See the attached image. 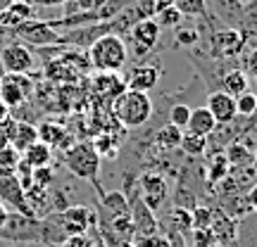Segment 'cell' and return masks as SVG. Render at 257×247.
Instances as JSON below:
<instances>
[{
    "mask_svg": "<svg viewBox=\"0 0 257 247\" xmlns=\"http://www.w3.org/2000/svg\"><path fill=\"white\" fill-rule=\"evenodd\" d=\"M19 152L12 145L0 147V174H8V171H15V166L19 162Z\"/></svg>",
    "mask_w": 257,
    "mask_h": 247,
    "instance_id": "35",
    "label": "cell"
},
{
    "mask_svg": "<svg viewBox=\"0 0 257 247\" xmlns=\"http://www.w3.org/2000/svg\"><path fill=\"white\" fill-rule=\"evenodd\" d=\"M57 223L62 226L64 235H83L86 230L98 223V216H95V211L83 204H72L57 214Z\"/></svg>",
    "mask_w": 257,
    "mask_h": 247,
    "instance_id": "11",
    "label": "cell"
},
{
    "mask_svg": "<svg viewBox=\"0 0 257 247\" xmlns=\"http://www.w3.org/2000/svg\"><path fill=\"white\" fill-rule=\"evenodd\" d=\"M207 145H210V138L198 136V133H191V131H184L181 136V152L188 157H202L207 152Z\"/></svg>",
    "mask_w": 257,
    "mask_h": 247,
    "instance_id": "24",
    "label": "cell"
},
{
    "mask_svg": "<svg viewBox=\"0 0 257 247\" xmlns=\"http://www.w3.org/2000/svg\"><path fill=\"white\" fill-rule=\"evenodd\" d=\"M255 110H257V93L245 91L236 98V114H238V119H250L255 114Z\"/></svg>",
    "mask_w": 257,
    "mask_h": 247,
    "instance_id": "29",
    "label": "cell"
},
{
    "mask_svg": "<svg viewBox=\"0 0 257 247\" xmlns=\"http://www.w3.org/2000/svg\"><path fill=\"white\" fill-rule=\"evenodd\" d=\"M181 136H184V131L181 128H176L174 124H165V126L157 128L155 133V147L157 150H162V152H172L176 147L181 145Z\"/></svg>",
    "mask_w": 257,
    "mask_h": 247,
    "instance_id": "21",
    "label": "cell"
},
{
    "mask_svg": "<svg viewBox=\"0 0 257 247\" xmlns=\"http://www.w3.org/2000/svg\"><path fill=\"white\" fill-rule=\"evenodd\" d=\"M12 38H19V43L29 48L60 46V31H55L46 19H29L24 24H19L12 31Z\"/></svg>",
    "mask_w": 257,
    "mask_h": 247,
    "instance_id": "5",
    "label": "cell"
},
{
    "mask_svg": "<svg viewBox=\"0 0 257 247\" xmlns=\"http://www.w3.org/2000/svg\"><path fill=\"white\" fill-rule=\"evenodd\" d=\"M91 145H93V150H95L100 157H110V159H114V157H117V152H119V143H117L110 133H100V136L95 138Z\"/></svg>",
    "mask_w": 257,
    "mask_h": 247,
    "instance_id": "30",
    "label": "cell"
},
{
    "mask_svg": "<svg viewBox=\"0 0 257 247\" xmlns=\"http://www.w3.org/2000/svg\"><path fill=\"white\" fill-rule=\"evenodd\" d=\"M205 3H207V12H212V17L219 19L224 27L240 29V19H243L240 0H205Z\"/></svg>",
    "mask_w": 257,
    "mask_h": 247,
    "instance_id": "15",
    "label": "cell"
},
{
    "mask_svg": "<svg viewBox=\"0 0 257 247\" xmlns=\"http://www.w3.org/2000/svg\"><path fill=\"white\" fill-rule=\"evenodd\" d=\"M8 216H10V211H8V207L0 202V230H3V226H5V221H8Z\"/></svg>",
    "mask_w": 257,
    "mask_h": 247,
    "instance_id": "43",
    "label": "cell"
},
{
    "mask_svg": "<svg viewBox=\"0 0 257 247\" xmlns=\"http://www.w3.org/2000/svg\"><path fill=\"white\" fill-rule=\"evenodd\" d=\"M8 117H10V107L3 100H0V121H5Z\"/></svg>",
    "mask_w": 257,
    "mask_h": 247,
    "instance_id": "44",
    "label": "cell"
},
{
    "mask_svg": "<svg viewBox=\"0 0 257 247\" xmlns=\"http://www.w3.org/2000/svg\"><path fill=\"white\" fill-rule=\"evenodd\" d=\"M55 178H57V174L53 171V166H41V169H34L31 183L41 185V188H50V185L55 183Z\"/></svg>",
    "mask_w": 257,
    "mask_h": 247,
    "instance_id": "37",
    "label": "cell"
},
{
    "mask_svg": "<svg viewBox=\"0 0 257 247\" xmlns=\"http://www.w3.org/2000/svg\"><path fill=\"white\" fill-rule=\"evenodd\" d=\"M102 3H105V0H67L62 5V17H69V15H76V12L98 10Z\"/></svg>",
    "mask_w": 257,
    "mask_h": 247,
    "instance_id": "34",
    "label": "cell"
},
{
    "mask_svg": "<svg viewBox=\"0 0 257 247\" xmlns=\"http://www.w3.org/2000/svg\"><path fill=\"white\" fill-rule=\"evenodd\" d=\"M221 88H217V91H224L229 93V95H233V98H238L240 93L250 91V81L248 76H245V72L240 69V67H233V69H229V72H224V76L219 79Z\"/></svg>",
    "mask_w": 257,
    "mask_h": 247,
    "instance_id": "20",
    "label": "cell"
},
{
    "mask_svg": "<svg viewBox=\"0 0 257 247\" xmlns=\"http://www.w3.org/2000/svg\"><path fill=\"white\" fill-rule=\"evenodd\" d=\"M124 88H126V86H124V81L119 79V74L95 72V76H93V91L100 93V95H105L110 102L114 100Z\"/></svg>",
    "mask_w": 257,
    "mask_h": 247,
    "instance_id": "18",
    "label": "cell"
},
{
    "mask_svg": "<svg viewBox=\"0 0 257 247\" xmlns=\"http://www.w3.org/2000/svg\"><path fill=\"white\" fill-rule=\"evenodd\" d=\"M240 34L250 41H257V0H248L243 5V19H240Z\"/></svg>",
    "mask_w": 257,
    "mask_h": 247,
    "instance_id": "25",
    "label": "cell"
},
{
    "mask_svg": "<svg viewBox=\"0 0 257 247\" xmlns=\"http://www.w3.org/2000/svg\"><path fill=\"white\" fill-rule=\"evenodd\" d=\"M62 138H64V128L60 124H55V121H46V124L38 126V140L46 143L50 150L62 147Z\"/></svg>",
    "mask_w": 257,
    "mask_h": 247,
    "instance_id": "26",
    "label": "cell"
},
{
    "mask_svg": "<svg viewBox=\"0 0 257 247\" xmlns=\"http://www.w3.org/2000/svg\"><path fill=\"white\" fill-rule=\"evenodd\" d=\"M252 164H255V169H257V147H255V152H252Z\"/></svg>",
    "mask_w": 257,
    "mask_h": 247,
    "instance_id": "46",
    "label": "cell"
},
{
    "mask_svg": "<svg viewBox=\"0 0 257 247\" xmlns=\"http://www.w3.org/2000/svg\"><path fill=\"white\" fill-rule=\"evenodd\" d=\"M22 159L27 162L31 169H41V166H50L53 162V150L46 145V143H41L36 140L34 145H29L24 152H22Z\"/></svg>",
    "mask_w": 257,
    "mask_h": 247,
    "instance_id": "22",
    "label": "cell"
},
{
    "mask_svg": "<svg viewBox=\"0 0 257 247\" xmlns=\"http://www.w3.org/2000/svg\"><path fill=\"white\" fill-rule=\"evenodd\" d=\"M128 211H131V221H134V235L138 238H150L157 235V216L153 209H148L141 200L128 202Z\"/></svg>",
    "mask_w": 257,
    "mask_h": 247,
    "instance_id": "16",
    "label": "cell"
},
{
    "mask_svg": "<svg viewBox=\"0 0 257 247\" xmlns=\"http://www.w3.org/2000/svg\"><path fill=\"white\" fill-rule=\"evenodd\" d=\"M10 3H12V0H0V12H3V10H5V8H8Z\"/></svg>",
    "mask_w": 257,
    "mask_h": 247,
    "instance_id": "45",
    "label": "cell"
},
{
    "mask_svg": "<svg viewBox=\"0 0 257 247\" xmlns=\"http://www.w3.org/2000/svg\"><path fill=\"white\" fill-rule=\"evenodd\" d=\"M240 60H243V67H240V69L245 72L248 81L257 86V46H245Z\"/></svg>",
    "mask_w": 257,
    "mask_h": 247,
    "instance_id": "32",
    "label": "cell"
},
{
    "mask_svg": "<svg viewBox=\"0 0 257 247\" xmlns=\"http://www.w3.org/2000/svg\"><path fill=\"white\" fill-rule=\"evenodd\" d=\"M138 183H141V197H138V200L143 202L148 209L157 211L167 202V197H169V185H167L165 176L157 174V171L141 174Z\"/></svg>",
    "mask_w": 257,
    "mask_h": 247,
    "instance_id": "12",
    "label": "cell"
},
{
    "mask_svg": "<svg viewBox=\"0 0 257 247\" xmlns=\"http://www.w3.org/2000/svg\"><path fill=\"white\" fill-rule=\"evenodd\" d=\"M191 110L193 107H188V105H174V107L169 110V124H174L176 128L186 131V126H188V117H191Z\"/></svg>",
    "mask_w": 257,
    "mask_h": 247,
    "instance_id": "36",
    "label": "cell"
},
{
    "mask_svg": "<svg viewBox=\"0 0 257 247\" xmlns=\"http://www.w3.org/2000/svg\"><path fill=\"white\" fill-rule=\"evenodd\" d=\"M210 114L214 117L217 126H224V124H233L238 119L236 114V98L229 95L224 91H210L207 93V105H205Z\"/></svg>",
    "mask_w": 257,
    "mask_h": 247,
    "instance_id": "14",
    "label": "cell"
},
{
    "mask_svg": "<svg viewBox=\"0 0 257 247\" xmlns=\"http://www.w3.org/2000/svg\"><path fill=\"white\" fill-rule=\"evenodd\" d=\"M0 202L8 207V211H15V214H24V216H34V211L29 207L27 195H24V188L19 183V178L15 171H8V174H0ZM36 219V216H34Z\"/></svg>",
    "mask_w": 257,
    "mask_h": 247,
    "instance_id": "9",
    "label": "cell"
},
{
    "mask_svg": "<svg viewBox=\"0 0 257 247\" xmlns=\"http://www.w3.org/2000/svg\"><path fill=\"white\" fill-rule=\"evenodd\" d=\"M160 24V29H176L179 24H184V15L179 12V10L172 5V8H167V10H162V12H157L155 17H153Z\"/></svg>",
    "mask_w": 257,
    "mask_h": 247,
    "instance_id": "33",
    "label": "cell"
},
{
    "mask_svg": "<svg viewBox=\"0 0 257 247\" xmlns=\"http://www.w3.org/2000/svg\"><path fill=\"white\" fill-rule=\"evenodd\" d=\"M174 5V0H153V8H155V15L157 12H162V10L172 8Z\"/></svg>",
    "mask_w": 257,
    "mask_h": 247,
    "instance_id": "41",
    "label": "cell"
},
{
    "mask_svg": "<svg viewBox=\"0 0 257 247\" xmlns=\"http://www.w3.org/2000/svg\"><path fill=\"white\" fill-rule=\"evenodd\" d=\"M0 64L5 74H31L36 67L31 48L24 43H10V46L0 48Z\"/></svg>",
    "mask_w": 257,
    "mask_h": 247,
    "instance_id": "10",
    "label": "cell"
},
{
    "mask_svg": "<svg viewBox=\"0 0 257 247\" xmlns=\"http://www.w3.org/2000/svg\"><path fill=\"white\" fill-rule=\"evenodd\" d=\"M64 166L76 178L88 181L98 190V174H100V155L93 150L91 143H74L64 150Z\"/></svg>",
    "mask_w": 257,
    "mask_h": 247,
    "instance_id": "3",
    "label": "cell"
},
{
    "mask_svg": "<svg viewBox=\"0 0 257 247\" xmlns=\"http://www.w3.org/2000/svg\"><path fill=\"white\" fill-rule=\"evenodd\" d=\"M245 46H248V38L240 34V29L224 27L219 31H212L210 34L212 60H233V57H240Z\"/></svg>",
    "mask_w": 257,
    "mask_h": 247,
    "instance_id": "7",
    "label": "cell"
},
{
    "mask_svg": "<svg viewBox=\"0 0 257 247\" xmlns=\"http://www.w3.org/2000/svg\"><path fill=\"white\" fill-rule=\"evenodd\" d=\"M67 0H31L34 8H62Z\"/></svg>",
    "mask_w": 257,
    "mask_h": 247,
    "instance_id": "39",
    "label": "cell"
},
{
    "mask_svg": "<svg viewBox=\"0 0 257 247\" xmlns=\"http://www.w3.org/2000/svg\"><path fill=\"white\" fill-rule=\"evenodd\" d=\"M160 38H162V29H160V24L155 19H141V22H136L131 27V31L126 34V38H124L128 48V57H138V60L148 57L157 48Z\"/></svg>",
    "mask_w": 257,
    "mask_h": 247,
    "instance_id": "4",
    "label": "cell"
},
{
    "mask_svg": "<svg viewBox=\"0 0 257 247\" xmlns=\"http://www.w3.org/2000/svg\"><path fill=\"white\" fill-rule=\"evenodd\" d=\"M15 126H17V119L10 114L5 121H0V147L12 145V136H15Z\"/></svg>",
    "mask_w": 257,
    "mask_h": 247,
    "instance_id": "38",
    "label": "cell"
},
{
    "mask_svg": "<svg viewBox=\"0 0 257 247\" xmlns=\"http://www.w3.org/2000/svg\"><path fill=\"white\" fill-rule=\"evenodd\" d=\"M245 200H248V204H250V211H255V214H257V183L248 188V195H245Z\"/></svg>",
    "mask_w": 257,
    "mask_h": 247,
    "instance_id": "40",
    "label": "cell"
},
{
    "mask_svg": "<svg viewBox=\"0 0 257 247\" xmlns=\"http://www.w3.org/2000/svg\"><path fill=\"white\" fill-rule=\"evenodd\" d=\"M24 3H31V0H24Z\"/></svg>",
    "mask_w": 257,
    "mask_h": 247,
    "instance_id": "47",
    "label": "cell"
},
{
    "mask_svg": "<svg viewBox=\"0 0 257 247\" xmlns=\"http://www.w3.org/2000/svg\"><path fill=\"white\" fill-rule=\"evenodd\" d=\"M88 62H91L93 72H110L119 74L128 62V48L126 41L117 34H105L98 41H93L88 50Z\"/></svg>",
    "mask_w": 257,
    "mask_h": 247,
    "instance_id": "1",
    "label": "cell"
},
{
    "mask_svg": "<svg viewBox=\"0 0 257 247\" xmlns=\"http://www.w3.org/2000/svg\"><path fill=\"white\" fill-rule=\"evenodd\" d=\"M186 131L210 138L212 133L217 131V121H214V117L210 114L207 107H195V110H191V117H188V126H186Z\"/></svg>",
    "mask_w": 257,
    "mask_h": 247,
    "instance_id": "19",
    "label": "cell"
},
{
    "mask_svg": "<svg viewBox=\"0 0 257 247\" xmlns=\"http://www.w3.org/2000/svg\"><path fill=\"white\" fill-rule=\"evenodd\" d=\"M226 159H229L231 169H236V166H250L252 164V152L245 145H240V143H231L229 150H226Z\"/></svg>",
    "mask_w": 257,
    "mask_h": 247,
    "instance_id": "28",
    "label": "cell"
},
{
    "mask_svg": "<svg viewBox=\"0 0 257 247\" xmlns=\"http://www.w3.org/2000/svg\"><path fill=\"white\" fill-rule=\"evenodd\" d=\"M34 91V81L29 74H3L0 76V100L10 107V112L22 107Z\"/></svg>",
    "mask_w": 257,
    "mask_h": 247,
    "instance_id": "8",
    "label": "cell"
},
{
    "mask_svg": "<svg viewBox=\"0 0 257 247\" xmlns=\"http://www.w3.org/2000/svg\"><path fill=\"white\" fill-rule=\"evenodd\" d=\"M112 117L119 121L124 128H141L146 126L150 117H153V100L148 93H138V91H124L112 100L110 105Z\"/></svg>",
    "mask_w": 257,
    "mask_h": 247,
    "instance_id": "2",
    "label": "cell"
},
{
    "mask_svg": "<svg viewBox=\"0 0 257 247\" xmlns=\"http://www.w3.org/2000/svg\"><path fill=\"white\" fill-rule=\"evenodd\" d=\"M36 140H38V128L34 126V124H29V121H17L15 136H12V147L17 150L19 155H22L29 145H34Z\"/></svg>",
    "mask_w": 257,
    "mask_h": 247,
    "instance_id": "23",
    "label": "cell"
},
{
    "mask_svg": "<svg viewBox=\"0 0 257 247\" xmlns=\"http://www.w3.org/2000/svg\"><path fill=\"white\" fill-rule=\"evenodd\" d=\"M257 126V110H255V114L250 117V119H245V126L240 128V133H248L250 128H255Z\"/></svg>",
    "mask_w": 257,
    "mask_h": 247,
    "instance_id": "42",
    "label": "cell"
},
{
    "mask_svg": "<svg viewBox=\"0 0 257 247\" xmlns=\"http://www.w3.org/2000/svg\"><path fill=\"white\" fill-rule=\"evenodd\" d=\"M174 41L179 48H193V46H198V41H200V31L195 27L179 24V27L174 29Z\"/></svg>",
    "mask_w": 257,
    "mask_h": 247,
    "instance_id": "31",
    "label": "cell"
},
{
    "mask_svg": "<svg viewBox=\"0 0 257 247\" xmlns=\"http://www.w3.org/2000/svg\"><path fill=\"white\" fill-rule=\"evenodd\" d=\"M3 240H12V242H31V240H43V221L34 219V216H24V214H15L10 211L5 226L0 230Z\"/></svg>",
    "mask_w": 257,
    "mask_h": 247,
    "instance_id": "6",
    "label": "cell"
},
{
    "mask_svg": "<svg viewBox=\"0 0 257 247\" xmlns=\"http://www.w3.org/2000/svg\"><path fill=\"white\" fill-rule=\"evenodd\" d=\"M174 8L184 15V17H198V19H207V3L205 0H174Z\"/></svg>",
    "mask_w": 257,
    "mask_h": 247,
    "instance_id": "27",
    "label": "cell"
},
{
    "mask_svg": "<svg viewBox=\"0 0 257 247\" xmlns=\"http://www.w3.org/2000/svg\"><path fill=\"white\" fill-rule=\"evenodd\" d=\"M160 76H162V69L160 64H136L131 67L124 79V86L128 91H138V93H150L160 83Z\"/></svg>",
    "mask_w": 257,
    "mask_h": 247,
    "instance_id": "13",
    "label": "cell"
},
{
    "mask_svg": "<svg viewBox=\"0 0 257 247\" xmlns=\"http://www.w3.org/2000/svg\"><path fill=\"white\" fill-rule=\"evenodd\" d=\"M29 19H36V8L31 3H24V0H12L8 8L0 12V27L8 29V31H15L19 24H24Z\"/></svg>",
    "mask_w": 257,
    "mask_h": 247,
    "instance_id": "17",
    "label": "cell"
}]
</instances>
